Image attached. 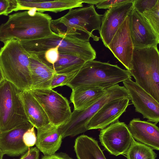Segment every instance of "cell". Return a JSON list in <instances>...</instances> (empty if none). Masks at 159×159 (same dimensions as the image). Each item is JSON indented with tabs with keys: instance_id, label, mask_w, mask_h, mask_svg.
I'll return each mask as SVG.
<instances>
[{
	"instance_id": "6da1fadb",
	"label": "cell",
	"mask_w": 159,
	"mask_h": 159,
	"mask_svg": "<svg viewBox=\"0 0 159 159\" xmlns=\"http://www.w3.org/2000/svg\"><path fill=\"white\" fill-rule=\"evenodd\" d=\"M51 17L48 14L32 9L9 16L0 26V41L11 39L22 42L44 38L54 33L52 31Z\"/></svg>"
},
{
	"instance_id": "7a4b0ae2",
	"label": "cell",
	"mask_w": 159,
	"mask_h": 159,
	"mask_svg": "<svg viewBox=\"0 0 159 159\" xmlns=\"http://www.w3.org/2000/svg\"><path fill=\"white\" fill-rule=\"evenodd\" d=\"M102 16L96 12L93 5L71 9L60 18L52 19L51 29L60 37H68L84 42H89L92 38L97 41L99 38L93 33L95 30L100 31Z\"/></svg>"
},
{
	"instance_id": "3957f363",
	"label": "cell",
	"mask_w": 159,
	"mask_h": 159,
	"mask_svg": "<svg viewBox=\"0 0 159 159\" xmlns=\"http://www.w3.org/2000/svg\"><path fill=\"white\" fill-rule=\"evenodd\" d=\"M131 78L128 70L117 65L92 60L85 62L66 85L72 89L84 86L107 89Z\"/></svg>"
},
{
	"instance_id": "277c9868",
	"label": "cell",
	"mask_w": 159,
	"mask_h": 159,
	"mask_svg": "<svg viewBox=\"0 0 159 159\" xmlns=\"http://www.w3.org/2000/svg\"><path fill=\"white\" fill-rule=\"evenodd\" d=\"M0 49V65L5 80L22 91L30 89V54L20 41L11 39Z\"/></svg>"
},
{
	"instance_id": "5b68a950",
	"label": "cell",
	"mask_w": 159,
	"mask_h": 159,
	"mask_svg": "<svg viewBox=\"0 0 159 159\" xmlns=\"http://www.w3.org/2000/svg\"><path fill=\"white\" fill-rule=\"evenodd\" d=\"M129 70L140 87L159 102V52L157 46L134 48Z\"/></svg>"
},
{
	"instance_id": "8992f818",
	"label": "cell",
	"mask_w": 159,
	"mask_h": 159,
	"mask_svg": "<svg viewBox=\"0 0 159 159\" xmlns=\"http://www.w3.org/2000/svg\"><path fill=\"white\" fill-rule=\"evenodd\" d=\"M20 42L25 50L30 54L57 48L60 52L77 56L86 61L96 58V52L89 42H83L68 37H60L54 34L41 39Z\"/></svg>"
},
{
	"instance_id": "52a82bcc",
	"label": "cell",
	"mask_w": 159,
	"mask_h": 159,
	"mask_svg": "<svg viewBox=\"0 0 159 159\" xmlns=\"http://www.w3.org/2000/svg\"><path fill=\"white\" fill-rule=\"evenodd\" d=\"M21 91L6 80L0 84V132L29 122L20 96Z\"/></svg>"
},
{
	"instance_id": "ba28073f",
	"label": "cell",
	"mask_w": 159,
	"mask_h": 159,
	"mask_svg": "<svg viewBox=\"0 0 159 159\" xmlns=\"http://www.w3.org/2000/svg\"><path fill=\"white\" fill-rule=\"evenodd\" d=\"M41 105L50 123L60 126L70 118L72 112L67 99L50 89L29 90Z\"/></svg>"
},
{
	"instance_id": "9c48e42d",
	"label": "cell",
	"mask_w": 159,
	"mask_h": 159,
	"mask_svg": "<svg viewBox=\"0 0 159 159\" xmlns=\"http://www.w3.org/2000/svg\"><path fill=\"white\" fill-rule=\"evenodd\" d=\"M99 139L105 150L117 156L125 153L134 139L128 126L118 121L102 129Z\"/></svg>"
},
{
	"instance_id": "30bf717a",
	"label": "cell",
	"mask_w": 159,
	"mask_h": 159,
	"mask_svg": "<svg viewBox=\"0 0 159 159\" xmlns=\"http://www.w3.org/2000/svg\"><path fill=\"white\" fill-rule=\"evenodd\" d=\"M123 83L135 111L141 114L148 121L157 124L159 121V102L131 79Z\"/></svg>"
},
{
	"instance_id": "8fae6325",
	"label": "cell",
	"mask_w": 159,
	"mask_h": 159,
	"mask_svg": "<svg viewBox=\"0 0 159 159\" xmlns=\"http://www.w3.org/2000/svg\"><path fill=\"white\" fill-rule=\"evenodd\" d=\"M128 16L130 35L134 48L157 46L159 36L146 19L134 7Z\"/></svg>"
},
{
	"instance_id": "7c38bea8",
	"label": "cell",
	"mask_w": 159,
	"mask_h": 159,
	"mask_svg": "<svg viewBox=\"0 0 159 159\" xmlns=\"http://www.w3.org/2000/svg\"><path fill=\"white\" fill-rule=\"evenodd\" d=\"M107 48L127 70H131L134 47L130 35L128 15L118 28Z\"/></svg>"
},
{
	"instance_id": "4fadbf2b",
	"label": "cell",
	"mask_w": 159,
	"mask_h": 159,
	"mask_svg": "<svg viewBox=\"0 0 159 159\" xmlns=\"http://www.w3.org/2000/svg\"><path fill=\"white\" fill-rule=\"evenodd\" d=\"M134 0L108 9L102 15L99 32L100 38L107 48L133 8Z\"/></svg>"
},
{
	"instance_id": "5bb4252c",
	"label": "cell",
	"mask_w": 159,
	"mask_h": 159,
	"mask_svg": "<svg viewBox=\"0 0 159 159\" xmlns=\"http://www.w3.org/2000/svg\"><path fill=\"white\" fill-rule=\"evenodd\" d=\"M130 100L126 98L113 100L104 105L91 119L86 125L88 130L103 129L119 121L126 111Z\"/></svg>"
},
{
	"instance_id": "9a60e30c",
	"label": "cell",
	"mask_w": 159,
	"mask_h": 159,
	"mask_svg": "<svg viewBox=\"0 0 159 159\" xmlns=\"http://www.w3.org/2000/svg\"><path fill=\"white\" fill-rule=\"evenodd\" d=\"M33 126L29 122L10 130L0 132V149L4 154L16 157L27 151L30 148L24 143L23 136Z\"/></svg>"
},
{
	"instance_id": "2e32d148",
	"label": "cell",
	"mask_w": 159,
	"mask_h": 159,
	"mask_svg": "<svg viewBox=\"0 0 159 159\" xmlns=\"http://www.w3.org/2000/svg\"><path fill=\"white\" fill-rule=\"evenodd\" d=\"M133 139L153 149L159 150V128L154 123L134 118L128 126Z\"/></svg>"
},
{
	"instance_id": "e0dca14e",
	"label": "cell",
	"mask_w": 159,
	"mask_h": 159,
	"mask_svg": "<svg viewBox=\"0 0 159 159\" xmlns=\"http://www.w3.org/2000/svg\"><path fill=\"white\" fill-rule=\"evenodd\" d=\"M17 11L34 9L38 12L49 11L57 13L83 7L82 0H17Z\"/></svg>"
},
{
	"instance_id": "ac0fdd59",
	"label": "cell",
	"mask_w": 159,
	"mask_h": 159,
	"mask_svg": "<svg viewBox=\"0 0 159 159\" xmlns=\"http://www.w3.org/2000/svg\"><path fill=\"white\" fill-rule=\"evenodd\" d=\"M37 130L36 148L44 155L55 153L61 146L63 138L59 126L50 123Z\"/></svg>"
},
{
	"instance_id": "d6986e66",
	"label": "cell",
	"mask_w": 159,
	"mask_h": 159,
	"mask_svg": "<svg viewBox=\"0 0 159 159\" xmlns=\"http://www.w3.org/2000/svg\"><path fill=\"white\" fill-rule=\"evenodd\" d=\"M20 96L28 121L37 129L50 123L43 109L29 90L21 91Z\"/></svg>"
},
{
	"instance_id": "ffe728a7",
	"label": "cell",
	"mask_w": 159,
	"mask_h": 159,
	"mask_svg": "<svg viewBox=\"0 0 159 159\" xmlns=\"http://www.w3.org/2000/svg\"><path fill=\"white\" fill-rule=\"evenodd\" d=\"M30 59L31 78L30 90L49 88L56 73L54 70L42 62L33 55L30 54Z\"/></svg>"
},
{
	"instance_id": "44dd1931",
	"label": "cell",
	"mask_w": 159,
	"mask_h": 159,
	"mask_svg": "<svg viewBox=\"0 0 159 159\" xmlns=\"http://www.w3.org/2000/svg\"><path fill=\"white\" fill-rule=\"evenodd\" d=\"M107 89L80 87L72 89L70 100L74 106V110L85 109L94 104L106 92Z\"/></svg>"
},
{
	"instance_id": "7402d4cb",
	"label": "cell",
	"mask_w": 159,
	"mask_h": 159,
	"mask_svg": "<svg viewBox=\"0 0 159 159\" xmlns=\"http://www.w3.org/2000/svg\"><path fill=\"white\" fill-rule=\"evenodd\" d=\"M74 149L78 159H106L98 142L86 135L76 138Z\"/></svg>"
},
{
	"instance_id": "603a6c76",
	"label": "cell",
	"mask_w": 159,
	"mask_h": 159,
	"mask_svg": "<svg viewBox=\"0 0 159 159\" xmlns=\"http://www.w3.org/2000/svg\"><path fill=\"white\" fill-rule=\"evenodd\" d=\"M86 62L77 56L59 52L53 67L56 73H66L80 70Z\"/></svg>"
},
{
	"instance_id": "cb8c5ba5",
	"label": "cell",
	"mask_w": 159,
	"mask_h": 159,
	"mask_svg": "<svg viewBox=\"0 0 159 159\" xmlns=\"http://www.w3.org/2000/svg\"><path fill=\"white\" fill-rule=\"evenodd\" d=\"M125 154L127 159H155L157 157L152 148L134 139Z\"/></svg>"
},
{
	"instance_id": "d4e9b609",
	"label": "cell",
	"mask_w": 159,
	"mask_h": 159,
	"mask_svg": "<svg viewBox=\"0 0 159 159\" xmlns=\"http://www.w3.org/2000/svg\"><path fill=\"white\" fill-rule=\"evenodd\" d=\"M159 36V0L151 9L141 14Z\"/></svg>"
},
{
	"instance_id": "484cf974",
	"label": "cell",
	"mask_w": 159,
	"mask_h": 159,
	"mask_svg": "<svg viewBox=\"0 0 159 159\" xmlns=\"http://www.w3.org/2000/svg\"><path fill=\"white\" fill-rule=\"evenodd\" d=\"M79 70L66 73H56L52 78L49 89H52L57 87L66 85L75 77Z\"/></svg>"
},
{
	"instance_id": "4316f807",
	"label": "cell",
	"mask_w": 159,
	"mask_h": 159,
	"mask_svg": "<svg viewBox=\"0 0 159 159\" xmlns=\"http://www.w3.org/2000/svg\"><path fill=\"white\" fill-rule=\"evenodd\" d=\"M157 1L158 0H134L133 7L139 13L142 14L152 8Z\"/></svg>"
},
{
	"instance_id": "83f0119b",
	"label": "cell",
	"mask_w": 159,
	"mask_h": 159,
	"mask_svg": "<svg viewBox=\"0 0 159 159\" xmlns=\"http://www.w3.org/2000/svg\"><path fill=\"white\" fill-rule=\"evenodd\" d=\"M131 1V0H100L95 5L98 9H108Z\"/></svg>"
},
{
	"instance_id": "f1b7e54d",
	"label": "cell",
	"mask_w": 159,
	"mask_h": 159,
	"mask_svg": "<svg viewBox=\"0 0 159 159\" xmlns=\"http://www.w3.org/2000/svg\"><path fill=\"white\" fill-rule=\"evenodd\" d=\"M34 127H33L27 130L24 134L23 140L25 145L29 148L34 146L36 143V136Z\"/></svg>"
},
{
	"instance_id": "f546056e",
	"label": "cell",
	"mask_w": 159,
	"mask_h": 159,
	"mask_svg": "<svg viewBox=\"0 0 159 159\" xmlns=\"http://www.w3.org/2000/svg\"><path fill=\"white\" fill-rule=\"evenodd\" d=\"M39 151L34 147L30 148L20 159H39Z\"/></svg>"
},
{
	"instance_id": "4dcf8cb0",
	"label": "cell",
	"mask_w": 159,
	"mask_h": 159,
	"mask_svg": "<svg viewBox=\"0 0 159 159\" xmlns=\"http://www.w3.org/2000/svg\"><path fill=\"white\" fill-rule=\"evenodd\" d=\"M40 159H73L63 152L55 153L51 155H44Z\"/></svg>"
},
{
	"instance_id": "1f68e13d",
	"label": "cell",
	"mask_w": 159,
	"mask_h": 159,
	"mask_svg": "<svg viewBox=\"0 0 159 159\" xmlns=\"http://www.w3.org/2000/svg\"><path fill=\"white\" fill-rule=\"evenodd\" d=\"M9 6L5 14V16H7L13 11H17L18 6L17 0H8Z\"/></svg>"
},
{
	"instance_id": "d6a6232c",
	"label": "cell",
	"mask_w": 159,
	"mask_h": 159,
	"mask_svg": "<svg viewBox=\"0 0 159 159\" xmlns=\"http://www.w3.org/2000/svg\"><path fill=\"white\" fill-rule=\"evenodd\" d=\"M8 6V0H0V15H5Z\"/></svg>"
},
{
	"instance_id": "836d02e7",
	"label": "cell",
	"mask_w": 159,
	"mask_h": 159,
	"mask_svg": "<svg viewBox=\"0 0 159 159\" xmlns=\"http://www.w3.org/2000/svg\"><path fill=\"white\" fill-rule=\"evenodd\" d=\"M5 80L2 70L0 65V84Z\"/></svg>"
},
{
	"instance_id": "e575fe53",
	"label": "cell",
	"mask_w": 159,
	"mask_h": 159,
	"mask_svg": "<svg viewBox=\"0 0 159 159\" xmlns=\"http://www.w3.org/2000/svg\"><path fill=\"white\" fill-rule=\"evenodd\" d=\"M4 154L0 149V159H2Z\"/></svg>"
}]
</instances>
